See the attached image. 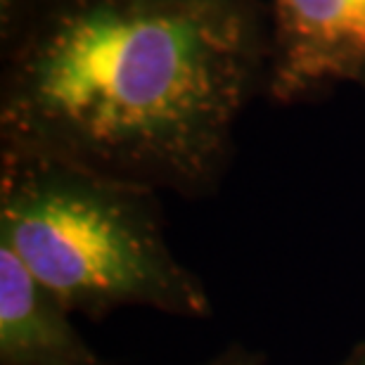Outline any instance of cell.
<instances>
[{
  "mask_svg": "<svg viewBox=\"0 0 365 365\" xmlns=\"http://www.w3.org/2000/svg\"><path fill=\"white\" fill-rule=\"evenodd\" d=\"M334 365H365V344H361L359 349H354V351L349 354L344 361H339Z\"/></svg>",
  "mask_w": 365,
  "mask_h": 365,
  "instance_id": "6",
  "label": "cell"
},
{
  "mask_svg": "<svg viewBox=\"0 0 365 365\" xmlns=\"http://www.w3.org/2000/svg\"><path fill=\"white\" fill-rule=\"evenodd\" d=\"M273 93L297 100L365 76V0H268Z\"/></svg>",
  "mask_w": 365,
  "mask_h": 365,
  "instance_id": "3",
  "label": "cell"
},
{
  "mask_svg": "<svg viewBox=\"0 0 365 365\" xmlns=\"http://www.w3.org/2000/svg\"><path fill=\"white\" fill-rule=\"evenodd\" d=\"M197 365H264L261 359L254 351L245 346H230L225 349L223 354L214 356V359L204 361V363H197Z\"/></svg>",
  "mask_w": 365,
  "mask_h": 365,
  "instance_id": "5",
  "label": "cell"
},
{
  "mask_svg": "<svg viewBox=\"0 0 365 365\" xmlns=\"http://www.w3.org/2000/svg\"><path fill=\"white\" fill-rule=\"evenodd\" d=\"M257 62L240 0H64L12 60L3 145L200 195L228 162Z\"/></svg>",
  "mask_w": 365,
  "mask_h": 365,
  "instance_id": "1",
  "label": "cell"
},
{
  "mask_svg": "<svg viewBox=\"0 0 365 365\" xmlns=\"http://www.w3.org/2000/svg\"><path fill=\"white\" fill-rule=\"evenodd\" d=\"M71 313L0 245V365H109Z\"/></svg>",
  "mask_w": 365,
  "mask_h": 365,
  "instance_id": "4",
  "label": "cell"
},
{
  "mask_svg": "<svg viewBox=\"0 0 365 365\" xmlns=\"http://www.w3.org/2000/svg\"><path fill=\"white\" fill-rule=\"evenodd\" d=\"M361 81H363V83H365V76H363V78H361Z\"/></svg>",
  "mask_w": 365,
  "mask_h": 365,
  "instance_id": "7",
  "label": "cell"
},
{
  "mask_svg": "<svg viewBox=\"0 0 365 365\" xmlns=\"http://www.w3.org/2000/svg\"><path fill=\"white\" fill-rule=\"evenodd\" d=\"M155 195L3 145L0 245L71 313L155 309L209 318L207 289L173 257Z\"/></svg>",
  "mask_w": 365,
  "mask_h": 365,
  "instance_id": "2",
  "label": "cell"
}]
</instances>
